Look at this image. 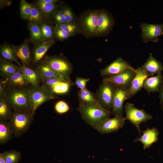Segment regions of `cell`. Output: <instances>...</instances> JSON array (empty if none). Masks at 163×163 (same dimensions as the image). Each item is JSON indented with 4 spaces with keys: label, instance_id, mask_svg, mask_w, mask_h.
<instances>
[{
    "label": "cell",
    "instance_id": "cell-1",
    "mask_svg": "<svg viewBox=\"0 0 163 163\" xmlns=\"http://www.w3.org/2000/svg\"><path fill=\"white\" fill-rule=\"evenodd\" d=\"M82 119L96 130L112 113L111 111L103 108L99 103L89 104H79L77 109Z\"/></svg>",
    "mask_w": 163,
    "mask_h": 163
},
{
    "label": "cell",
    "instance_id": "cell-2",
    "mask_svg": "<svg viewBox=\"0 0 163 163\" xmlns=\"http://www.w3.org/2000/svg\"><path fill=\"white\" fill-rule=\"evenodd\" d=\"M5 98L14 110L31 111L28 89L23 87H14L8 89Z\"/></svg>",
    "mask_w": 163,
    "mask_h": 163
},
{
    "label": "cell",
    "instance_id": "cell-3",
    "mask_svg": "<svg viewBox=\"0 0 163 163\" xmlns=\"http://www.w3.org/2000/svg\"><path fill=\"white\" fill-rule=\"evenodd\" d=\"M35 114L31 111L14 110L8 122L13 134L19 137L26 132L29 128Z\"/></svg>",
    "mask_w": 163,
    "mask_h": 163
},
{
    "label": "cell",
    "instance_id": "cell-4",
    "mask_svg": "<svg viewBox=\"0 0 163 163\" xmlns=\"http://www.w3.org/2000/svg\"><path fill=\"white\" fill-rule=\"evenodd\" d=\"M97 11L96 9L87 11L77 18L81 34L86 38L96 37L97 26Z\"/></svg>",
    "mask_w": 163,
    "mask_h": 163
},
{
    "label": "cell",
    "instance_id": "cell-5",
    "mask_svg": "<svg viewBox=\"0 0 163 163\" xmlns=\"http://www.w3.org/2000/svg\"><path fill=\"white\" fill-rule=\"evenodd\" d=\"M42 86L55 95L67 94L74 83L70 76L59 75L42 82Z\"/></svg>",
    "mask_w": 163,
    "mask_h": 163
},
{
    "label": "cell",
    "instance_id": "cell-6",
    "mask_svg": "<svg viewBox=\"0 0 163 163\" xmlns=\"http://www.w3.org/2000/svg\"><path fill=\"white\" fill-rule=\"evenodd\" d=\"M116 86L113 83L102 81L97 90L95 95L98 103L104 109L110 111Z\"/></svg>",
    "mask_w": 163,
    "mask_h": 163
},
{
    "label": "cell",
    "instance_id": "cell-7",
    "mask_svg": "<svg viewBox=\"0 0 163 163\" xmlns=\"http://www.w3.org/2000/svg\"><path fill=\"white\" fill-rule=\"evenodd\" d=\"M44 61L58 75L70 76L72 71L73 66L62 54L47 56Z\"/></svg>",
    "mask_w": 163,
    "mask_h": 163
},
{
    "label": "cell",
    "instance_id": "cell-8",
    "mask_svg": "<svg viewBox=\"0 0 163 163\" xmlns=\"http://www.w3.org/2000/svg\"><path fill=\"white\" fill-rule=\"evenodd\" d=\"M126 120L134 124L137 128L141 135L139 125L142 123L145 122L151 119L152 116L147 113L143 110L134 107L130 103H127L124 107Z\"/></svg>",
    "mask_w": 163,
    "mask_h": 163
},
{
    "label": "cell",
    "instance_id": "cell-9",
    "mask_svg": "<svg viewBox=\"0 0 163 163\" xmlns=\"http://www.w3.org/2000/svg\"><path fill=\"white\" fill-rule=\"evenodd\" d=\"M28 89L31 105V112L35 114L36 110L43 104L55 98L43 87L39 85L33 86Z\"/></svg>",
    "mask_w": 163,
    "mask_h": 163
},
{
    "label": "cell",
    "instance_id": "cell-10",
    "mask_svg": "<svg viewBox=\"0 0 163 163\" xmlns=\"http://www.w3.org/2000/svg\"><path fill=\"white\" fill-rule=\"evenodd\" d=\"M114 24V20L111 14L104 9L98 10L96 37H103L108 35Z\"/></svg>",
    "mask_w": 163,
    "mask_h": 163
},
{
    "label": "cell",
    "instance_id": "cell-11",
    "mask_svg": "<svg viewBox=\"0 0 163 163\" xmlns=\"http://www.w3.org/2000/svg\"><path fill=\"white\" fill-rule=\"evenodd\" d=\"M139 27L141 30L140 37L144 43L149 41L157 43L159 37L163 35V24H150L143 22Z\"/></svg>",
    "mask_w": 163,
    "mask_h": 163
},
{
    "label": "cell",
    "instance_id": "cell-12",
    "mask_svg": "<svg viewBox=\"0 0 163 163\" xmlns=\"http://www.w3.org/2000/svg\"><path fill=\"white\" fill-rule=\"evenodd\" d=\"M136 75V69L128 68L113 75L104 77L102 81L111 82L116 86L129 89Z\"/></svg>",
    "mask_w": 163,
    "mask_h": 163
},
{
    "label": "cell",
    "instance_id": "cell-13",
    "mask_svg": "<svg viewBox=\"0 0 163 163\" xmlns=\"http://www.w3.org/2000/svg\"><path fill=\"white\" fill-rule=\"evenodd\" d=\"M126 119L123 114L116 115L112 118H109L99 126L97 130L102 134H107L117 131L124 125Z\"/></svg>",
    "mask_w": 163,
    "mask_h": 163
},
{
    "label": "cell",
    "instance_id": "cell-14",
    "mask_svg": "<svg viewBox=\"0 0 163 163\" xmlns=\"http://www.w3.org/2000/svg\"><path fill=\"white\" fill-rule=\"evenodd\" d=\"M129 89L116 86L114 95L112 113L115 115L123 114V104L125 100L129 98Z\"/></svg>",
    "mask_w": 163,
    "mask_h": 163
},
{
    "label": "cell",
    "instance_id": "cell-15",
    "mask_svg": "<svg viewBox=\"0 0 163 163\" xmlns=\"http://www.w3.org/2000/svg\"><path fill=\"white\" fill-rule=\"evenodd\" d=\"M134 69L131 65L121 57L117 58L107 67L100 70L101 75L104 77L119 73L126 69Z\"/></svg>",
    "mask_w": 163,
    "mask_h": 163
},
{
    "label": "cell",
    "instance_id": "cell-16",
    "mask_svg": "<svg viewBox=\"0 0 163 163\" xmlns=\"http://www.w3.org/2000/svg\"><path fill=\"white\" fill-rule=\"evenodd\" d=\"M149 76L150 74L139 67L136 69V75L129 88V98L135 95L143 88L145 80Z\"/></svg>",
    "mask_w": 163,
    "mask_h": 163
},
{
    "label": "cell",
    "instance_id": "cell-17",
    "mask_svg": "<svg viewBox=\"0 0 163 163\" xmlns=\"http://www.w3.org/2000/svg\"><path fill=\"white\" fill-rule=\"evenodd\" d=\"M159 132L157 129L154 127L151 129L147 128L143 132V134L139 137L135 139L134 142H140L143 145V149L149 148L154 143L157 142Z\"/></svg>",
    "mask_w": 163,
    "mask_h": 163
},
{
    "label": "cell",
    "instance_id": "cell-18",
    "mask_svg": "<svg viewBox=\"0 0 163 163\" xmlns=\"http://www.w3.org/2000/svg\"><path fill=\"white\" fill-rule=\"evenodd\" d=\"M17 56L21 61L22 65L27 66L30 65L31 57L28 44L25 40L21 44L14 46Z\"/></svg>",
    "mask_w": 163,
    "mask_h": 163
},
{
    "label": "cell",
    "instance_id": "cell-19",
    "mask_svg": "<svg viewBox=\"0 0 163 163\" xmlns=\"http://www.w3.org/2000/svg\"><path fill=\"white\" fill-rule=\"evenodd\" d=\"M163 84V75L160 72L154 76L147 78L144 81L143 88L148 92H159Z\"/></svg>",
    "mask_w": 163,
    "mask_h": 163
},
{
    "label": "cell",
    "instance_id": "cell-20",
    "mask_svg": "<svg viewBox=\"0 0 163 163\" xmlns=\"http://www.w3.org/2000/svg\"><path fill=\"white\" fill-rule=\"evenodd\" d=\"M141 67L149 72L151 76L163 71V66L161 63L156 59L152 53H149L148 58Z\"/></svg>",
    "mask_w": 163,
    "mask_h": 163
},
{
    "label": "cell",
    "instance_id": "cell-21",
    "mask_svg": "<svg viewBox=\"0 0 163 163\" xmlns=\"http://www.w3.org/2000/svg\"><path fill=\"white\" fill-rule=\"evenodd\" d=\"M17 72H21L19 66L13 63L12 61L1 59L0 73L2 77L7 78Z\"/></svg>",
    "mask_w": 163,
    "mask_h": 163
},
{
    "label": "cell",
    "instance_id": "cell-22",
    "mask_svg": "<svg viewBox=\"0 0 163 163\" xmlns=\"http://www.w3.org/2000/svg\"><path fill=\"white\" fill-rule=\"evenodd\" d=\"M21 69V72L28 83L33 86L39 85L40 81L37 73L35 69H32L24 66L19 62L17 63Z\"/></svg>",
    "mask_w": 163,
    "mask_h": 163
},
{
    "label": "cell",
    "instance_id": "cell-23",
    "mask_svg": "<svg viewBox=\"0 0 163 163\" xmlns=\"http://www.w3.org/2000/svg\"><path fill=\"white\" fill-rule=\"evenodd\" d=\"M36 70L42 82L60 75L56 74L45 61L40 64Z\"/></svg>",
    "mask_w": 163,
    "mask_h": 163
},
{
    "label": "cell",
    "instance_id": "cell-24",
    "mask_svg": "<svg viewBox=\"0 0 163 163\" xmlns=\"http://www.w3.org/2000/svg\"><path fill=\"white\" fill-rule=\"evenodd\" d=\"M6 86L14 87H22L28 83L24 78L21 72H17L3 81Z\"/></svg>",
    "mask_w": 163,
    "mask_h": 163
},
{
    "label": "cell",
    "instance_id": "cell-25",
    "mask_svg": "<svg viewBox=\"0 0 163 163\" xmlns=\"http://www.w3.org/2000/svg\"><path fill=\"white\" fill-rule=\"evenodd\" d=\"M55 42V40L44 41L36 46L33 51L34 62L36 63L40 60Z\"/></svg>",
    "mask_w": 163,
    "mask_h": 163
},
{
    "label": "cell",
    "instance_id": "cell-26",
    "mask_svg": "<svg viewBox=\"0 0 163 163\" xmlns=\"http://www.w3.org/2000/svg\"><path fill=\"white\" fill-rule=\"evenodd\" d=\"M0 53L2 59L17 63L18 62L15 53L14 45L9 44H4L1 46Z\"/></svg>",
    "mask_w": 163,
    "mask_h": 163
},
{
    "label": "cell",
    "instance_id": "cell-27",
    "mask_svg": "<svg viewBox=\"0 0 163 163\" xmlns=\"http://www.w3.org/2000/svg\"><path fill=\"white\" fill-rule=\"evenodd\" d=\"M31 40L38 44L45 41L42 32L39 24L30 23L28 25Z\"/></svg>",
    "mask_w": 163,
    "mask_h": 163
},
{
    "label": "cell",
    "instance_id": "cell-28",
    "mask_svg": "<svg viewBox=\"0 0 163 163\" xmlns=\"http://www.w3.org/2000/svg\"><path fill=\"white\" fill-rule=\"evenodd\" d=\"M79 104H89L98 103L95 94L87 88L83 90H80L77 92Z\"/></svg>",
    "mask_w": 163,
    "mask_h": 163
},
{
    "label": "cell",
    "instance_id": "cell-29",
    "mask_svg": "<svg viewBox=\"0 0 163 163\" xmlns=\"http://www.w3.org/2000/svg\"><path fill=\"white\" fill-rule=\"evenodd\" d=\"M13 134L9 122L0 119V144L2 145L9 141Z\"/></svg>",
    "mask_w": 163,
    "mask_h": 163
},
{
    "label": "cell",
    "instance_id": "cell-30",
    "mask_svg": "<svg viewBox=\"0 0 163 163\" xmlns=\"http://www.w3.org/2000/svg\"><path fill=\"white\" fill-rule=\"evenodd\" d=\"M45 41L55 40L54 30L56 27L50 22L43 21L39 24Z\"/></svg>",
    "mask_w": 163,
    "mask_h": 163
},
{
    "label": "cell",
    "instance_id": "cell-31",
    "mask_svg": "<svg viewBox=\"0 0 163 163\" xmlns=\"http://www.w3.org/2000/svg\"><path fill=\"white\" fill-rule=\"evenodd\" d=\"M37 5L45 17L52 15L61 6V4L45 3L38 1Z\"/></svg>",
    "mask_w": 163,
    "mask_h": 163
},
{
    "label": "cell",
    "instance_id": "cell-32",
    "mask_svg": "<svg viewBox=\"0 0 163 163\" xmlns=\"http://www.w3.org/2000/svg\"><path fill=\"white\" fill-rule=\"evenodd\" d=\"M12 107L4 98H0V119L9 120L13 112Z\"/></svg>",
    "mask_w": 163,
    "mask_h": 163
},
{
    "label": "cell",
    "instance_id": "cell-33",
    "mask_svg": "<svg viewBox=\"0 0 163 163\" xmlns=\"http://www.w3.org/2000/svg\"><path fill=\"white\" fill-rule=\"evenodd\" d=\"M56 26L66 32L69 34L71 37L81 34V30L77 22H66L60 25H56Z\"/></svg>",
    "mask_w": 163,
    "mask_h": 163
},
{
    "label": "cell",
    "instance_id": "cell-34",
    "mask_svg": "<svg viewBox=\"0 0 163 163\" xmlns=\"http://www.w3.org/2000/svg\"><path fill=\"white\" fill-rule=\"evenodd\" d=\"M31 5V12L29 21L30 23H35L39 24L43 21L45 16L36 5Z\"/></svg>",
    "mask_w": 163,
    "mask_h": 163
},
{
    "label": "cell",
    "instance_id": "cell-35",
    "mask_svg": "<svg viewBox=\"0 0 163 163\" xmlns=\"http://www.w3.org/2000/svg\"><path fill=\"white\" fill-rule=\"evenodd\" d=\"M7 163H18L21 158V153L14 150H11L2 153Z\"/></svg>",
    "mask_w": 163,
    "mask_h": 163
},
{
    "label": "cell",
    "instance_id": "cell-36",
    "mask_svg": "<svg viewBox=\"0 0 163 163\" xmlns=\"http://www.w3.org/2000/svg\"><path fill=\"white\" fill-rule=\"evenodd\" d=\"M32 5L25 0H21L20 3V11L21 17L24 20L29 21L31 13Z\"/></svg>",
    "mask_w": 163,
    "mask_h": 163
},
{
    "label": "cell",
    "instance_id": "cell-37",
    "mask_svg": "<svg viewBox=\"0 0 163 163\" xmlns=\"http://www.w3.org/2000/svg\"><path fill=\"white\" fill-rule=\"evenodd\" d=\"M63 10L66 22H77V18L69 6L63 5L61 7Z\"/></svg>",
    "mask_w": 163,
    "mask_h": 163
},
{
    "label": "cell",
    "instance_id": "cell-38",
    "mask_svg": "<svg viewBox=\"0 0 163 163\" xmlns=\"http://www.w3.org/2000/svg\"><path fill=\"white\" fill-rule=\"evenodd\" d=\"M56 25H59L66 23L64 14L61 7H60L55 12L53 16Z\"/></svg>",
    "mask_w": 163,
    "mask_h": 163
},
{
    "label": "cell",
    "instance_id": "cell-39",
    "mask_svg": "<svg viewBox=\"0 0 163 163\" xmlns=\"http://www.w3.org/2000/svg\"><path fill=\"white\" fill-rule=\"evenodd\" d=\"M54 34L55 38L60 41L65 40L71 37L69 34L56 26L54 30Z\"/></svg>",
    "mask_w": 163,
    "mask_h": 163
},
{
    "label": "cell",
    "instance_id": "cell-40",
    "mask_svg": "<svg viewBox=\"0 0 163 163\" xmlns=\"http://www.w3.org/2000/svg\"><path fill=\"white\" fill-rule=\"evenodd\" d=\"M55 109L58 113L62 114L68 112L69 110L70 107L66 102L62 101H60L56 104Z\"/></svg>",
    "mask_w": 163,
    "mask_h": 163
},
{
    "label": "cell",
    "instance_id": "cell-41",
    "mask_svg": "<svg viewBox=\"0 0 163 163\" xmlns=\"http://www.w3.org/2000/svg\"><path fill=\"white\" fill-rule=\"evenodd\" d=\"M90 79L89 78H85L79 77H76L75 80V84L81 90L86 89V84Z\"/></svg>",
    "mask_w": 163,
    "mask_h": 163
},
{
    "label": "cell",
    "instance_id": "cell-42",
    "mask_svg": "<svg viewBox=\"0 0 163 163\" xmlns=\"http://www.w3.org/2000/svg\"><path fill=\"white\" fill-rule=\"evenodd\" d=\"M6 85L2 80L0 81V98H5L6 93Z\"/></svg>",
    "mask_w": 163,
    "mask_h": 163
},
{
    "label": "cell",
    "instance_id": "cell-43",
    "mask_svg": "<svg viewBox=\"0 0 163 163\" xmlns=\"http://www.w3.org/2000/svg\"><path fill=\"white\" fill-rule=\"evenodd\" d=\"M159 97L160 100V103L163 101V84L161 87L159 91Z\"/></svg>",
    "mask_w": 163,
    "mask_h": 163
},
{
    "label": "cell",
    "instance_id": "cell-44",
    "mask_svg": "<svg viewBox=\"0 0 163 163\" xmlns=\"http://www.w3.org/2000/svg\"><path fill=\"white\" fill-rule=\"evenodd\" d=\"M40 1L47 3L57 4L60 1L58 0H39Z\"/></svg>",
    "mask_w": 163,
    "mask_h": 163
},
{
    "label": "cell",
    "instance_id": "cell-45",
    "mask_svg": "<svg viewBox=\"0 0 163 163\" xmlns=\"http://www.w3.org/2000/svg\"><path fill=\"white\" fill-rule=\"evenodd\" d=\"M0 163H7L2 153L0 154Z\"/></svg>",
    "mask_w": 163,
    "mask_h": 163
},
{
    "label": "cell",
    "instance_id": "cell-46",
    "mask_svg": "<svg viewBox=\"0 0 163 163\" xmlns=\"http://www.w3.org/2000/svg\"><path fill=\"white\" fill-rule=\"evenodd\" d=\"M160 104L161 105V109L162 111H163V101Z\"/></svg>",
    "mask_w": 163,
    "mask_h": 163
}]
</instances>
